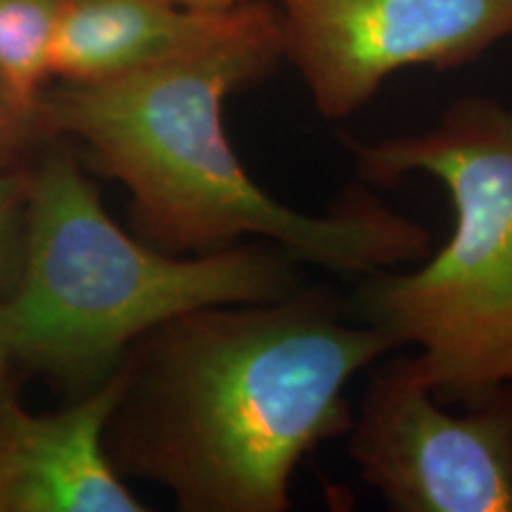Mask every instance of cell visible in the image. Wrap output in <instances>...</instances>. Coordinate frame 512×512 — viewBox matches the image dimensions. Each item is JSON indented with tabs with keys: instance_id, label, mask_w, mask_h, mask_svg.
Masks as SVG:
<instances>
[{
	"instance_id": "11",
	"label": "cell",
	"mask_w": 512,
	"mask_h": 512,
	"mask_svg": "<svg viewBox=\"0 0 512 512\" xmlns=\"http://www.w3.org/2000/svg\"><path fill=\"white\" fill-rule=\"evenodd\" d=\"M50 136L43 126L41 110L22 105L0 83V164L24 162L31 147L48 143Z\"/></svg>"
},
{
	"instance_id": "6",
	"label": "cell",
	"mask_w": 512,
	"mask_h": 512,
	"mask_svg": "<svg viewBox=\"0 0 512 512\" xmlns=\"http://www.w3.org/2000/svg\"><path fill=\"white\" fill-rule=\"evenodd\" d=\"M278 3L283 57L325 119L366 107L401 69H458L512 38V0Z\"/></svg>"
},
{
	"instance_id": "9",
	"label": "cell",
	"mask_w": 512,
	"mask_h": 512,
	"mask_svg": "<svg viewBox=\"0 0 512 512\" xmlns=\"http://www.w3.org/2000/svg\"><path fill=\"white\" fill-rule=\"evenodd\" d=\"M64 0H0V83L22 105L41 110L53 79V41Z\"/></svg>"
},
{
	"instance_id": "8",
	"label": "cell",
	"mask_w": 512,
	"mask_h": 512,
	"mask_svg": "<svg viewBox=\"0 0 512 512\" xmlns=\"http://www.w3.org/2000/svg\"><path fill=\"white\" fill-rule=\"evenodd\" d=\"M247 3L204 10L178 0H64L50 72L83 83L171 60L230 34Z\"/></svg>"
},
{
	"instance_id": "7",
	"label": "cell",
	"mask_w": 512,
	"mask_h": 512,
	"mask_svg": "<svg viewBox=\"0 0 512 512\" xmlns=\"http://www.w3.org/2000/svg\"><path fill=\"white\" fill-rule=\"evenodd\" d=\"M117 368L53 413H29L17 389L0 401V512H145L107 456Z\"/></svg>"
},
{
	"instance_id": "3",
	"label": "cell",
	"mask_w": 512,
	"mask_h": 512,
	"mask_svg": "<svg viewBox=\"0 0 512 512\" xmlns=\"http://www.w3.org/2000/svg\"><path fill=\"white\" fill-rule=\"evenodd\" d=\"M297 287L299 261L271 240L176 256L133 238L72 152L48 147L29 166L22 256L3 309L17 366L83 396L164 320L209 304L271 302Z\"/></svg>"
},
{
	"instance_id": "12",
	"label": "cell",
	"mask_w": 512,
	"mask_h": 512,
	"mask_svg": "<svg viewBox=\"0 0 512 512\" xmlns=\"http://www.w3.org/2000/svg\"><path fill=\"white\" fill-rule=\"evenodd\" d=\"M15 366L17 361L15 354H12L8 320H5L3 299H0V401H3V396L10 394L12 389H17L15 380H12V370H15Z\"/></svg>"
},
{
	"instance_id": "5",
	"label": "cell",
	"mask_w": 512,
	"mask_h": 512,
	"mask_svg": "<svg viewBox=\"0 0 512 512\" xmlns=\"http://www.w3.org/2000/svg\"><path fill=\"white\" fill-rule=\"evenodd\" d=\"M420 354L370 375L349 453L396 512H512V384L453 415Z\"/></svg>"
},
{
	"instance_id": "2",
	"label": "cell",
	"mask_w": 512,
	"mask_h": 512,
	"mask_svg": "<svg viewBox=\"0 0 512 512\" xmlns=\"http://www.w3.org/2000/svg\"><path fill=\"white\" fill-rule=\"evenodd\" d=\"M280 12L249 0L219 41L102 81L46 88L50 138L79 140L100 174L131 197L133 228L159 252L197 256L271 240L299 264L368 275L427 259L432 233L354 190L328 214H304L261 188L223 128L230 93L266 81L283 62Z\"/></svg>"
},
{
	"instance_id": "10",
	"label": "cell",
	"mask_w": 512,
	"mask_h": 512,
	"mask_svg": "<svg viewBox=\"0 0 512 512\" xmlns=\"http://www.w3.org/2000/svg\"><path fill=\"white\" fill-rule=\"evenodd\" d=\"M27 195L29 164H0V292L12 280V268H19L17 256H22L19 238L24 235Z\"/></svg>"
},
{
	"instance_id": "13",
	"label": "cell",
	"mask_w": 512,
	"mask_h": 512,
	"mask_svg": "<svg viewBox=\"0 0 512 512\" xmlns=\"http://www.w3.org/2000/svg\"><path fill=\"white\" fill-rule=\"evenodd\" d=\"M178 3L190 5V8H204V10H216V8H230V5L242 3V0H178Z\"/></svg>"
},
{
	"instance_id": "4",
	"label": "cell",
	"mask_w": 512,
	"mask_h": 512,
	"mask_svg": "<svg viewBox=\"0 0 512 512\" xmlns=\"http://www.w3.org/2000/svg\"><path fill=\"white\" fill-rule=\"evenodd\" d=\"M366 183L408 174L446 185L453 233L425 266L363 275L356 318L399 347H420L439 403L475 406L512 384V110L489 98L453 102L411 136H342Z\"/></svg>"
},
{
	"instance_id": "1",
	"label": "cell",
	"mask_w": 512,
	"mask_h": 512,
	"mask_svg": "<svg viewBox=\"0 0 512 512\" xmlns=\"http://www.w3.org/2000/svg\"><path fill=\"white\" fill-rule=\"evenodd\" d=\"M325 287L209 304L131 344L105 427L121 477L183 512H285L297 465L351 430L349 382L396 344Z\"/></svg>"
}]
</instances>
